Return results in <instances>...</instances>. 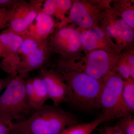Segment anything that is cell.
Returning a JSON list of instances; mask_svg holds the SVG:
<instances>
[{
  "instance_id": "6da1fadb",
  "label": "cell",
  "mask_w": 134,
  "mask_h": 134,
  "mask_svg": "<svg viewBox=\"0 0 134 134\" xmlns=\"http://www.w3.org/2000/svg\"><path fill=\"white\" fill-rule=\"evenodd\" d=\"M78 124L72 114L58 107L44 104L29 118L14 122L12 126L25 134H60L67 127Z\"/></svg>"
},
{
  "instance_id": "7a4b0ae2",
  "label": "cell",
  "mask_w": 134,
  "mask_h": 134,
  "mask_svg": "<svg viewBox=\"0 0 134 134\" xmlns=\"http://www.w3.org/2000/svg\"><path fill=\"white\" fill-rule=\"evenodd\" d=\"M66 84L69 90L68 103L83 111L99 109V101L103 83L81 72L60 68L56 72Z\"/></svg>"
},
{
  "instance_id": "3957f363",
  "label": "cell",
  "mask_w": 134,
  "mask_h": 134,
  "mask_svg": "<svg viewBox=\"0 0 134 134\" xmlns=\"http://www.w3.org/2000/svg\"><path fill=\"white\" fill-rule=\"evenodd\" d=\"M25 77H14L0 95V118L10 123L23 121L36 111L29 104Z\"/></svg>"
},
{
  "instance_id": "277c9868",
  "label": "cell",
  "mask_w": 134,
  "mask_h": 134,
  "mask_svg": "<svg viewBox=\"0 0 134 134\" xmlns=\"http://www.w3.org/2000/svg\"><path fill=\"white\" fill-rule=\"evenodd\" d=\"M42 2L15 1L8 8V28L21 36L25 34L42 9Z\"/></svg>"
},
{
  "instance_id": "5b68a950",
  "label": "cell",
  "mask_w": 134,
  "mask_h": 134,
  "mask_svg": "<svg viewBox=\"0 0 134 134\" xmlns=\"http://www.w3.org/2000/svg\"><path fill=\"white\" fill-rule=\"evenodd\" d=\"M124 81L120 77L111 75L103 83L99 101L103 113L113 119L117 117L121 103Z\"/></svg>"
},
{
  "instance_id": "8992f818",
  "label": "cell",
  "mask_w": 134,
  "mask_h": 134,
  "mask_svg": "<svg viewBox=\"0 0 134 134\" xmlns=\"http://www.w3.org/2000/svg\"><path fill=\"white\" fill-rule=\"evenodd\" d=\"M48 48L47 40L29 52L15 53V58L17 64V75L25 76L29 72L43 68L47 60Z\"/></svg>"
},
{
  "instance_id": "52a82bcc",
  "label": "cell",
  "mask_w": 134,
  "mask_h": 134,
  "mask_svg": "<svg viewBox=\"0 0 134 134\" xmlns=\"http://www.w3.org/2000/svg\"><path fill=\"white\" fill-rule=\"evenodd\" d=\"M39 77L44 85L49 99L52 100L54 105L58 107L64 102L68 103L69 97L68 87L57 72L42 68Z\"/></svg>"
},
{
  "instance_id": "ba28073f",
  "label": "cell",
  "mask_w": 134,
  "mask_h": 134,
  "mask_svg": "<svg viewBox=\"0 0 134 134\" xmlns=\"http://www.w3.org/2000/svg\"><path fill=\"white\" fill-rule=\"evenodd\" d=\"M80 35L75 29L63 28L57 31L52 38L48 48H53L64 53L69 52H75L81 46Z\"/></svg>"
},
{
  "instance_id": "9c48e42d",
  "label": "cell",
  "mask_w": 134,
  "mask_h": 134,
  "mask_svg": "<svg viewBox=\"0 0 134 134\" xmlns=\"http://www.w3.org/2000/svg\"><path fill=\"white\" fill-rule=\"evenodd\" d=\"M110 68L107 53L102 50L93 51L89 55L86 65L79 72L91 78L101 81L109 72Z\"/></svg>"
},
{
  "instance_id": "30bf717a",
  "label": "cell",
  "mask_w": 134,
  "mask_h": 134,
  "mask_svg": "<svg viewBox=\"0 0 134 134\" xmlns=\"http://www.w3.org/2000/svg\"><path fill=\"white\" fill-rule=\"evenodd\" d=\"M54 25L52 16L46 14L41 9L35 21L22 37L24 38H31L43 43L47 40V37L52 31Z\"/></svg>"
},
{
  "instance_id": "8fae6325",
  "label": "cell",
  "mask_w": 134,
  "mask_h": 134,
  "mask_svg": "<svg viewBox=\"0 0 134 134\" xmlns=\"http://www.w3.org/2000/svg\"><path fill=\"white\" fill-rule=\"evenodd\" d=\"M24 38L10 29H5L0 34V42L3 50V58H7L16 52L23 42Z\"/></svg>"
},
{
  "instance_id": "7c38bea8",
  "label": "cell",
  "mask_w": 134,
  "mask_h": 134,
  "mask_svg": "<svg viewBox=\"0 0 134 134\" xmlns=\"http://www.w3.org/2000/svg\"><path fill=\"white\" fill-rule=\"evenodd\" d=\"M133 79L124 82L121 103L118 113V118L131 114L134 111V84Z\"/></svg>"
},
{
  "instance_id": "4fadbf2b",
  "label": "cell",
  "mask_w": 134,
  "mask_h": 134,
  "mask_svg": "<svg viewBox=\"0 0 134 134\" xmlns=\"http://www.w3.org/2000/svg\"><path fill=\"white\" fill-rule=\"evenodd\" d=\"M113 119L110 115L103 113L94 121L84 124H78L67 127L60 134H91L101 123Z\"/></svg>"
},
{
  "instance_id": "5bb4252c",
  "label": "cell",
  "mask_w": 134,
  "mask_h": 134,
  "mask_svg": "<svg viewBox=\"0 0 134 134\" xmlns=\"http://www.w3.org/2000/svg\"><path fill=\"white\" fill-rule=\"evenodd\" d=\"M70 18L72 21L82 28H91L93 24V19L84 6L80 2H75L72 5Z\"/></svg>"
},
{
  "instance_id": "9a60e30c",
  "label": "cell",
  "mask_w": 134,
  "mask_h": 134,
  "mask_svg": "<svg viewBox=\"0 0 134 134\" xmlns=\"http://www.w3.org/2000/svg\"><path fill=\"white\" fill-rule=\"evenodd\" d=\"M106 31L110 37H119L127 42H131L134 39V32L131 27L122 19L117 21L114 25L107 26Z\"/></svg>"
},
{
  "instance_id": "2e32d148",
  "label": "cell",
  "mask_w": 134,
  "mask_h": 134,
  "mask_svg": "<svg viewBox=\"0 0 134 134\" xmlns=\"http://www.w3.org/2000/svg\"><path fill=\"white\" fill-rule=\"evenodd\" d=\"M104 36V33L102 30L95 28L82 32L80 38L84 48L86 50H91L97 48V43Z\"/></svg>"
},
{
  "instance_id": "e0dca14e",
  "label": "cell",
  "mask_w": 134,
  "mask_h": 134,
  "mask_svg": "<svg viewBox=\"0 0 134 134\" xmlns=\"http://www.w3.org/2000/svg\"><path fill=\"white\" fill-rule=\"evenodd\" d=\"M31 79L35 100L34 109L36 110L43 107L49 98L45 86L40 77H35Z\"/></svg>"
},
{
  "instance_id": "ac0fdd59",
  "label": "cell",
  "mask_w": 134,
  "mask_h": 134,
  "mask_svg": "<svg viewBox=\"0 0 134 134\" xmlns=\"http://www.w3.org/2000/svg\"><path fill=\"white\" fill-rule=\"evenodd\" d=\"M117 124L123 134H134V119L131 114L120 118Z\"/></svg>"
},
{
  "instance_id": "d6986e66",
  "label": "cell",
  "mask_w": 134,
  "mask_h": 134,
  "mask_svg": "<svg viewBox=\"0 0 134 134\" xmlns=\"http://www.w3.org/2000/svg\"><path fill=\"white\" fill-rule=\"evenodd\" d=\"M56 0H47L42 5V10L47 15L52 16L56 9Z\"/></svg>"
},
{
  "instance_id": "ffe728a7",
  "label": "cell",
  "mask_w": 134,
  "mask_h": 134,
  "mask_svg": "<svg viewBox=\"0 0 134 134\" xmlns=\"http://www.w3.org/2000/svg\"><path fill=\"white\" fill-rule=\"evenodd\" d=\"M97 130L99 134H123L117 125L114 126L104 127Z\"/></svg>"
},
{
  "instance_id": "44dd1931",
  "label": "cell",
  "mask_w": 134,
  "mask_h": 134,
  "mask_svg": "<svg viewBox=\"0 0 134 134\" xmlns=\"http://www.w3.org/2000/svg\"><path fill=\"white\" fill-rule=\"evenodd\" d=\"M8 15V9L0 8V30L7 27Z\"/></svg>"
},
{
  "instance_id": "7402d4cb",
  "label": "cell",
  "mask_w": 134,
  "mask_h": 134,
  "mask_svg": "<svg viewBox=\"0 0 134 134\" xmlns=\"http://www.w3.org/2000/svg\"><path fill=\"white\" fill-rule=\"evenodd\" d=\"M123 20L130 27L134 28V11L132 10H125L122 13Z\"/></svg>"
},
{
  "instance_id": "603a6c76",
  "label": "cell",
  "mask_w": 134,
  "mask_h": 134,
  "mask_svg": "<svg viewBox=\"0 0 134 134\" xmlns=\"http://www.w3.org/2000/svg\"><path fill=\"white\" fill-rule=\"evenodd\" d=\"M13 122L10 123L0 118V134H10L13 129Z\"/></svg>"
},
{
  "instance_id": "cb8c5ba5",
  "label": "cell",
  "mask_w": 134,
  "mask_h": 134,
  "mask_svg": "<svg viewBox=\"0 0 134 134\" xmlns=\"http://www.w3.org/2000/svg\"><path fill=\"white\" fill-rule=\"evenodd\" d=\"M118 71L120 74L124 79L127 80L131 78L130 70L127 64H124L120 65L118 68Z\"/></svg>"
},
{
  "instance_id": "d4e9b609",
  "label": "cell",
  "mask_w": 134,
  "mask_h": 134,
  "mask_svg": "<svg viewBox=\"0 0 134 134\" xmlns=\"http://www.w3.org/2000/svg\"><path fill=\"white\" fill-rule=\"evenodd\" d=\"M14 77L15 76L9 75L8 76L4 77V78H1L0 77V94L2 90L7 87L8 84Z\"/></svg>"
},
{
  "instance_id": "484cf974",
  "label": "cell",
  "mask_w": 134,
  "mask_h": 134,
  "mask_svg": "<svg viewBox=\"0 0 134 134\" xmlns=\"http://www.w3.org/2000/svg\"><path fill=\"white\" fill-rule=\"evenodd\" d=\"M130 70V76L132 79H134V56L132 55L130 57L128 60Z\"/></svg>"
},
{
  "instance_id": "4316f807",
  "label": "cell",
  "mask_w": 134,
  "mask_h": 134,
  "mask_svg": "<svg viewBox=\"0 0 134 134\" xmlns=\"http://www.w3.org/2000/svg\"><path fill=\"white\" fill-rule=\"evenodd\" d=\"M15 1L14 0H0V8H9Z\"/></svg>"
},
{
  "instance_id": "83f0119b",
  "label": "cell",
  "mask_w": 134,
  "mask_h": 134,
  "mask_svg": "<svg viewBox=\"0 0 134 134\" xmlns=\"http://www.w3.org/2000/svg\"><path fill=\"white\" fill-rule=\"evenodd\" d=\"M13 127V126H12ZM10 134H25L19 129L13 127L11 132Z\"/></svg>"
},
{
  "instance_id": "f1b7e54d",
  "label": "cell",
  "mask_w": 134,
  "mask_h": 134,
  "mask_svg": "<svg viewBox=\"0 0 134 134\" xmlns=\"http://www.w3.org/2000/svg\"><path fill=\"white\" fill-rule=\"evenodd\" d=\"M3 55V50L2 46L0 42V58H2Z\"/></svg>"
}]
</instances>
